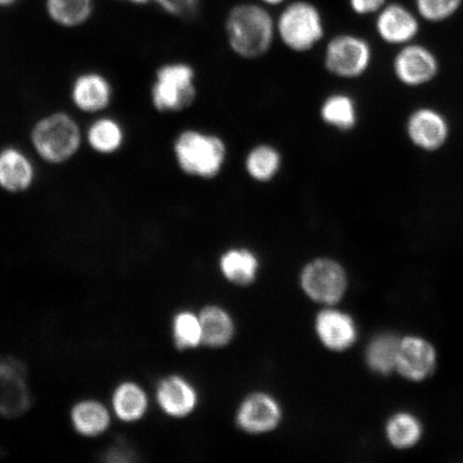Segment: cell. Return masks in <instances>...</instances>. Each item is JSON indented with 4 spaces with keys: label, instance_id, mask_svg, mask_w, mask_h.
<instances>
[{
    "label": "cell",
    "instance_id": "obj_1",
    "mask_svg": "<svg viewBox=\"0 0 463 463\" xmlns=\"http://www.w3.org/2000/svg\"><path fill=\"white\" fill-rule=\"evenodd\" d=\"M222 26L228 49L241 61L263 60L277 43L276 15L257 0L232 5Z\"/></svg>",
    "mask_w": 463,
    "mask_h": 463
},
{
    "label": "cell",
    "instance_id": "obj_2",
    "mask_svg": "<svg viewBox=\"0 0 463 463\" xmlns=\"http://www.w3.org/2000/svg\"><path fill=\"white\" fill-rule=\"evenodd\" d=\"M174 161L184 176L203 182L216 181L227 169L230 146L220 133L188 127L172 143Z\"/></svg>",
    "mask_w": 463,
    "mask_h": 463
},
{
    "label": "cell",
    "instance_id": "obj_3",
    "mask_svg": "<svg viewBox=\"0 0 463 463\" xmlns=\"http://www.w3.org/2000/svg\"><path fill=\"white\" fill-rule=\"evenodd\" d=\"M276 33L289 53L310 54L327 38L326 15L312 0H288L276 14Z\"/></svg>",
    "mask_w": 463,
    "mask_h": 463
},
{
    "label": "cell",
    "instance_id": "obj_4",
    "mask_svg": "<svg viewBox=\"0 0 463 463\" xmlns=\"http://www.w3.org/2000/svg\"><path fill=\"white\" fill-rule=\"evenodd\" d=\"M29 138L40 159L51 165H61L79 154L84 135L72 115L54 112L34 123Z\"/></svg>",
    "mask_w": 463,
    "mask_h": 463
},
{
    "label": "cell",
    "instance_id": "obj_5",
    "mask_svg": "<svg viewBox=\"0 0 463 463\" xmlns=\"http://www.w3.org/2000/svg\"><path fill=\"white\" fill-rule=\"evenodd\" d=\"M322 67L329 77L354 82L372 71L374 48L367 37L352 31H343L327 37L323 43Z\"/></svg>",
    "mask_w": 463,
    "mask_h": 463
},
{
    "label": "cell",
    "instance_id": "obj_6",
    "mask_svg": "<svg viewBox=\"0 0 463 463\" xmlns=\"http://www.w3.org/2000/svg\"><path fill=\"white\" fill-rule=\"evenodd\" d=\"M199 98V75L193 63L173 61L162 63L156 71L150 101L161 114L188 111Z\"/></svg>",
    "mask_w": 463,
    "mask_h": 463
},
{
    "label": "cell",
    "instance_id": "obj_7",
    "mask_svg": "<svg viewBox=\"0 0 463 463\" xmlns=\"http://www.w3.org/2000/svg\"><path fill=\"white\" fill-rule=\"evenodd\" d=\"M391 71L404 89L420 90L436 82L441 74L442 63L436 51L418 40L396 49Z\"/></svg>",
    "mask_w": 463,
    "mask_h": 463
},
{
    "label": "cell",
    "instance_id": "obj_8",
    "mask_svg": "<svg viewBox=\"0 0 463 463\" xmlns=\"http://www.w3.org/2000/svg\"><path fill=\"white\" fill-rule=\"evenodd\" d=\"M403 132L411 146L424 154H437L448 146L451 124L442 109L433 106L416 107L404 119Z\"/></svg>",
    "mask_w": 463,
    "mask_h": 463
},
{
    "label": "cell",
    "instance_id": "obj_9",
    "mask_svg": "<svg viewBox=\"0 0 463 463\" xmlns=\"http://www.w3.org/2000/svg\"><path fill=\"white\" fill-rule=\"evenodd\" d=\"M32 407L26 364L14 356H0V418L20 419Z\"/></svg>",
    "mask_w": 463,
    "mask_h": 463
},
{
    "label": "cell",
    "instance_id": "obj_10",
    "mask_svg": "<svg viewBox=\"0 0 463 463\" xmlns=\"http://www.w3.org/2000/svg\"><path fill=\"white\" fill-rule=\"evenodd\" d=\"M373 32L380 42L391 48L418 42L422 22L412 5L391 2L373 17Z\"/></svg>",
    "mask_w": 463,
    "mask_h": 463
},
{
    "label": "cell",
    "instance_id": "obj_11",
    "mask_svg": "<svg viewBox=\"0 0 463 463\" xmlns=\"http://www.w3.org/2000/svg\"><path fill=\"white\" fill-rule=\"evenodd\" d=\"M439 366L436 345L424 335L410 334L399 340L396 373L411 383H424Z\"/></svg>",
    "mask_w": 463,
    "mask_h": 463
},
{
    "label": "cell",
    "instance_id": "obj_12",
    "mask_svg": "<svg viewBox=\"0 0 463 463\" xmlns=\"http://www.w3.org/2000/svg\"><path fill=\"white\" fill-rule=\"evenodd\" d=\"M346 283L344 269L331 259L312 260L302 273L304 291L318 303H337L344 297Z\"/></svg>",
    "mask_w": 463,
    "mask_h": 463
},
{
    "label": "cell",
    "instance_id": "obj_13",
    "mask_svg": "<svg viewBox=\"0 0 463 463\" xmlns=\"http://www.w3.org/2000/svg\"><path fill=\"white\" fill-rule=\"evenodd\" d=\"M317 116L327 129L350 135L361 124V108L356 97L345 90H335L322 98Z\"/></svg>",
    "mask_w": 463,
    "mask_h": 463
},
{
    "label": "cell",
    "instance_id": "obj_14",
    "mask_svg": "<svg viewBox=\"0 0 463 463\" xmlns=\"http://www.w3.org/2000/svg\"><path fill=\"white\" fill-rule=\"evenodd\" d=\"M285 154L277 144L260 141L251 145L242 158V170L249 181L266 186L280 177L285 169Z\"/></svg>",
    "mask_w": 463,
    "mask_h": 463
},
{
    "label": "cell",
    "instance_id": "obj_15",
    "mask_svg": "<svg viewBox=\"0 0 463 463\" xmlns=\"http://www.w3.org/2000/svg\"><path fill=\"white\" fill-rule=\"evenodd\" d=\"M113 86L106 75L96 71L80 73L74 79L71 97L75 109L86 114H99L113 100Z\"/></svg>",
    "mask_w": 463,
    "mask_h": 463
},
{
    "label": "cell",
    "instance_id": "obj_16",
    "mask_svg": "<svg viewBox=\"0 0 463 463\" xmlns=\"http://www.w3.org/2000/svg\"><path fill=\"white\" fill-rule=\"evenodd\" d=\"M156 402L165 415L184 419L194 412L198 404V392L182 375L165 376L156 386Z\"/></svg>",
    "mask_w": 463,
    "mask_h": 463
},
{
    "label": "cell",
    "instance_id": "obj_17",
    "mask_svg": "<svg viewBox=\"0 0 463 463\" xmlns=\"http://www.w3.org/2000/svg\"><path fill=\"white\" fill-rule=\"evenodd\" d=\"M37 179L36 165L20 147L0 150V189L11 194H24Z\"/></svg>",
    "mask_w": 463,
    "mask_h": 463
},
{
    "label": "cell",
    "instance_id": "obj_18",
    "mask_svg": "<svg viewBox=\"0 0 463 463\" xmlns=\"http://www.w3.org/2000/svg\"><path fill=\"white\" fill-rule=\"evenodd\" d=\"M111 407L95 398L80 399L74 402L69 419L75 433L86 439H96L106 434L113 422Z\"/></svg>",
    "mask_w": 463,
    "mask_h": 463
},
{
    "label": "cell",
    "instance_id": "obj_19",
    "mask_svg": "<svg viewBox=\"0 0 463 463\" xmlns=\"http://www.w3.org/2000/svg\"><path fill=\"white\" fill-rule=\"evenodd\" d=\"M109 403L116 420L125 424H137L146 418L150 399L138 382L124 380L114 387Z\"/></svg>",
    "mask_w": 463,
    "mask_h": 463
},
{
    "label": "cell",
    "instance_id": "obj_20",
    "mask_svg": "<svg viewBox=\"0 0 463 463\" xmlns=\"http://www.w3.org/2000/svg\"><path fill=\"white\" fill-rule=\"evenodd\" d=\"M281 420V410L273 397L254 393L248 397L237 414L241 430L250 433L273 430Z\"/></svg>",
    "mask_w": 463,
    "mask_h": 463
},
{
    "label": "cell",
    "instance_id": "obj_21",
    "mask_svg": "<svg viewBox=\"0 0 463 463\" xmlns=\"http://www.w3.org/2000/svg\"><path fill=\"white\" fill-rule=\"evenodd\" d=\"M317 332L324 345L345 351L355 343L356 326L350 316L338 310H324L317 317Z\"/></svg>",
    "mask_w": 463,
    "mask_h": 463
},
{
    "label": "cell",
    "instance_id": "obj_22",
    "mask_svg": "<svg viewBox=\"0 0 463 463\" xmlns=\"http://www.w3.org/2000/svg\"><path fill=\"white\" fill-rule=\"evenodd\" d=\"M424 436V422L411 411H398L386 421L385 437L393 449H412L418 447Z\"/></svg>",
    "mask_w": 463,
    "mask_h": 463
},
{
    "label": "cell",
    "instance_id": "obj_23",
    "mask_svg": "<svg viewBox=\"0 0 463 463\" xmlns=\"http://www.w3.org/2000/svg\"><path fill=\"white\" fill-rule=\"evenodd\" d=\"M96 0H44L46 16L61 28L82 27L91 20Z\"/></svg>",
    "mask_w": 463,
    "mask_h": 463
},
{
    "label": "cell",
    "instance_id": "obj_24",
    "mask_svg": "<svg viewBox=\"0 0 463 463\" xmlns=\"http://www.w3.org/2000/svg\"><path fill=\"white\" fill-rule=\"evenodd\" d=\"M126 135L124 127L118 119L109 116H101L87 128L85 141L89 146L99 155H114L124 146Z\"/></svg>",
    "mask_w": 463,
    "mask_h": 463
},
{
    "label": "cell",
    "instance_id": "obj_25",
    "mask_svg": "<svg viewBox=\"0 0 463 463\" xmlns=\"http://www.w3.org/2000/svg\"><path fill=\"white\" fill-rule=\"evenodd\" d=\"M220 266L225 278L237 285H248L256 279L259 260L247 248H231L220 259Z\"/></svg>",
    "mask_w": 463,
    "mask_h": 463
},
{
    "label": "cell",
    "instance_id": "obj_26",
    "mask_svg": "<svg viewBox=\"0 0 463 463\" xmlns=\"http://www.w3.org/2000/svg\"><path fill=\"white\" fill-rule=\"evenodd\" d=\"M399 340L395 334L382 333L370 341L366 362L372 372L383 376L396 372Z\"/></svg>",
    "mask_w": 463,
    "mask_h": 463
},
{
    "label": "cell",
    "instance_id": "obj_27",
    "mask_svg": "<svg viewBox=\"0 0 463 463\" xmlns=\"http://www.w3.org/2000/svg\"><path fill=\"white\" fill-rule=\"evenodd\" d=\"M199 317L202 327V344L219 347L230 343L233 337L234 326L227 311L215 306L206 307Z\"/></svg>",
    "mask_w": 463,
    "mask_h": 463
},
{
    "label": "cell",
    "instance_id": "obj_28",
    "mask_svg": "<svg viewBox=\"0 0 463 463\" xmlns=\"http://www.w3.org/2000/svg\"><path fill=\"white\" fill-rule=\"evenodd\" d=\"M412 7L422 23L439 25L461 13L463 0H413Z\"/></svg>",
    "mask_w": 463,
    "mask_h": 463
},
{
    "label": "cell",
    "instance_id": "obj_29",
    "mask_svg": "<svg viewBox=\"0 0 463 463\" xmlns=\"http://www.w3.org/2000/svg\"><path fill=\"white\" fill-rule=\"evenodd\" d=\"M172 335L177 349H194L202 344L200 317L188 310L179 311L173 317Z\"/></svg>",
    "mask_w": 463,
    "mask_h": 463
},
{
    "label": "cell",
    "instance_id": "obj_30",
    "mask_svg": "<svg viewBox=\"0 0 463 463\" xmlns=\"http://www.w3.org/2000/svg\"><path fill=\"white\" fill-rule=\"evenodd\" d=\"M171 16L182 20L194 19L201 9V0H155Z\"/></svg>",
    "mask_w": 463,
    "mask_h": 463
},
{
    "label": "cell",
    "instance_id": "obj_31",
    "mask_svg": "<svg viewBox=\"0 0 463 463\" xmlns=\"http://www.w3.org/2000/svg\"><path fill=\"white\" fill-rule=\"evenodd\" d=\"M391 0H346L350 13L357 17H373L389 4Z\"/></svg>",
    "mask_w": 463,
    "mask_h": 463
},
{
    "label": "cell",
    "instance_id": "obj_32",
    "mask_svg": "<svg viewBox=\"0 0 463 463\" xmlns=\"http://www.w3.org/2000/svg\"><path fill=\"white\" fill-rule=\"evenodd\" d=\"M130 455L132 454L129 450L119 448L109 449L106 453V459L112 462H126L131 460Z\"/></svg>",
    "mask_w": 463,
    "mask_h": 463
},
{
    "label": "cell",
    "instance_id": "obj_33",
    "mask_svg": "<svg viewBox=\"0 0 463 463\" xmlns=\"http://www.w3.org/2000/svg\"><path fill=\"white\" fill-rule=\"evenodd\" d=\"M260 4L265 5L271 10L280 9L282 5H285L288 0H257Z\"/></svg>",
    "mask_w": 463,
    "mask_h": 463
},
{
    "label": "cell",
    "instance_id": "obj_34",
    "mask_svg": "<svg viewBox=\"0 0 463 463\" xmlns=\"http://www.w3.org/2000/svg\"><path fill=\"white\" fill-rule=\"evenodd\" d=\"M20 0H0V9L13 8Z\"/></svg>",
    "mask_w": 463,
    "mask_h": 463
}]
</instances>
